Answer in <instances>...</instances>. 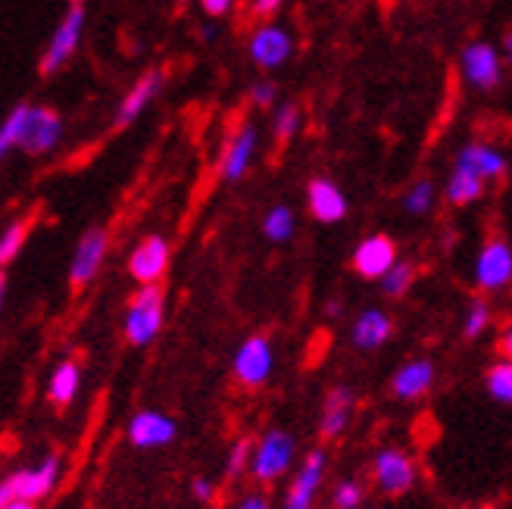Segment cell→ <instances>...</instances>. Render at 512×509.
<instances>
[{
	"label": "cell",
	"mask_w": 512,
	"mask_h": 509,
	"mask_svg": "<svg viewBox=\"0 0 512 509\" xmlns=\"http://www.w3.org/2000/svg\"><path fill=\"white\" fill-rule=\"evenodd\" d=\"M166 319V297L160 285H144L135 291V297L128 300V310H125V322H122V332L125 341L135 344V347H147L153 338L160 335Z\"/></svg>",
	"instance_id": "6da1fadb"
},
{
	"label": "cell",
	"mask_w": 512,
	"mask_h": 509,
	"mask_svg": "<svg viewBox=\"0 0 512 509\" xmlns=\"http://www.w3.org/2000/svg\"><path fill=\"white\" fill-rule=\"evenodd\" d=\"M60 478V456L50 453L32 469H16L13 475L4 478L0 485V506L13 503V500H29V503H41L50 491L57 488Z\"/></svg>",
	"instance_id": "7a4b0ae2"
},
{
	"label": "cell",
	"mask_w": 512,
	"mask_h": 509,
	"mask_svg": "<svg viewBox=\"0 0 512 509\" xmlns=\"http://www.w3.org/2000/svg\"><path fill=\"white\" fill-rule=\"evenodd\" d=\"M294 456H297V444L288 431H281V428L266 431V435L253 447V463H250L253 481L272 485V481H278L294 466Z\"/></svg>",
	"instance_id": "3957f363"
},
{
	"label": "cell",
	"mask_w": 512,
	"mask_h": 509,
	"mask_svg": "<svg viewBox=\"0 0 512 509\" xmlns=\"http://www.w3.org/2000/svg\"><path fill=\"white\" fill-rule=\"evenodd\" d=\"M372 481L384 497H400L409 494L419 481L416 460L400 447H384L372 460Z\"/></svg>",
	"instance_id": "277c9868"
},
{
	"label": "cell",
	"mask_w": 512,
	"mask_h": 509,
	"mask_svg": "<svg viewBox=\"0 0 512 509\" xmlns=\"http://www.w3.org/2000/svg\"><path fill=\"white\" fill-rule=\"evenodd\" d=\"M85 13H88L85 0H69L66 16L60 19L57 32L50 35L44 54H41V63H38L41 75H54L75 54V47L82 41V29H85Z\"/></svg>",
	"instance_id": "5b68a950"
},
{
	"label": "cell",
	"mask_w": 512,
	"mask_h": 509,
	"mask_svg": "<svg viewBox=\"0 0 512 509\" xmlns=\"http://www.w3.org/2000/svg\"><path fill=\"white\" fill-rule=\"evenodd\" d=\"M275 369V347L266 335H250L241 341V347L235 350L232 360V372L238 378V385L244 388H263L266 381L272 378Z\"/></svg>",
	"instance_id": "8992f818"
},
{
	"label": "cell",
	"mask_w": 512,
	"mask_h": 509,
	"mask_svg": "<svg viewBox=\"0 0 512 509\" xmlns=\"http://www.w3.org/2000/svg\"><path fill=\"white\" fill-rule=\"evenodd\" d=\"M475 288L484 294L503 291L512 282V247L503 238H491L475 257Z\"/></svg>",
	"instance_id": "52a82bcc"
},
{
	"label": "cell",
	"mask_w": 512,
	"mask_h": 509,
	"mask_svg": "<svg viewBox=\"0 0 512 509\" xmlns=\"http://www.w3.org/2000/svg\"><path fill=\"white\" fill-rule=\"evenodd\" d=\"M107 250H110V232L107 228H88V232L82 235L79 247H75L72 253V263H69V285L79 291L85 285H91L100 266H104L107 260Z\"/></svg>",
	"instance_id": "ba28073f"
},
{
	"label": "cell",
	"mask_w": 512,
	"mask_h": 509,
	"mask_svg": "<svg viewBox=\"0 0 512 509\" xmlns=\"http://www.w3.org/2000/svg\"><path fill=\"white\" fill-rule=\"evenodd\" d=\"M459 69H463V79L478 91H497L503 82L500 54L488 41H472L463 54H459Z\"/></svg>",
	"instance_id": "9c48e42d"
},
{
	"label": "cell",
	"mask_w": 512,
	"mask_h": 509,
	"mask_svg": "<svg viewBox=\"0 0 512 509\" xmlns=\"http://www.w3.org/2000/svg\"><path fill=\"white\" fill-rule=\"evenodd\" d=\"M125 435H128V441H132V447H138V450H157V447H166L175 441L178 425L163 410H141L132 416V422H128Z\"/></svg>",
	"instance_id": "30bf717a"
},
{
	"label": "cell",
	"mask_w": 512,
	"mask_h": 509,
	"mask_svg": "<svg viewBox=\"0 0 512 509\" xmlns=\"http://www.w3.org/2000/svg\"><path fill=\"white\" fill-rule=\"evenodd\" d=\"M397 263V244L388 235H369L353 250V272L369 282H381Z\"/></svg>",
	"instance_id": "8fae6325"
},
{
	"label": "cell",
	"mask_w": 512,
	"mask_h": 509,
	"mask_svg": "<svg viewBox=\"0 0 512 509\" xmlns=\"http://www.w3.org/2000/svg\"><path fill=\"white\" fill-rule=\"evenodd\" d=\"M256 144H260V132H256L253 122H244L238 132L228 135L225 150L219 157V175L225 178V182H241V178L247 175L253 154H256Z\"/></svg>",
	"instance_id": "7c38bea8"
},
{
	"label": "cell",
	"mask_w": 512,
	"mask_h": 509,
	"mask_svg": "<svg viewBox=\"0 0 512 509\" xmlns=\"http://www.w3.org/2000/svg\"><path fill=\"white\" fill-rule=\"evenodd\" d=\"M294 54V38L281 25H260L250 35V60L260 69H278L285 66Z\"/></svg>",
	"instance_id": "4fadbf2b"
},
{
	"label": "cell",
	"mask_w": 512,
	"mask_h": 509,
	"mask_svg": "<svg viewBox=\"0 0 512 509\" xmlns=\"http://www.w3.org/2000/svg\"><path fill=\"white\" fill-rule=\"evenodd\" d=\"M166 266H169V241L163 235L141 238V244L132 250V257H128V272H132V278L141 288L157 285Z\"/></svg>",
	"instance_id": "5bb4252c"
},
{
	"label": "cell",
	"mask_w": 512,
	"mask_h": 509,
	"mask_svg": "<svg viewBox=\"0 0 512 509\" xmlns=\"http://www.w3.org/2000/svg\"><path fill=\"white\" fill-rule=\"evenodd\" d=\"M63 138V119L57 110L50 107H32V116H29V129H25V138L19 144V150L32 157H41V154H50Z\"/></svg>",
	"instance_id": "9a60e30c"
},
{
	"label": "cell",
	"mask_w": 512,
	"mask_h": 509,
	"mask_svg": "<svg viewBox=\"0 0 512 509\" xmlns=\"http://www.w3.org/2000/svg\"><path fill=\"white\" fill-rule=\"evenodd\" d=\"M325 478V453L313 450L303 460V466L294 472L291 485H288V497H285V509H313L316 491Z\"/></svg>",
	"instance_id": "2e32d148"
},
{
	"label": "cell",
	"mask_w": 512,
	"mask_h": 509,
	"mask_svg": "<svg viewBox=\"0 0 512 509\" xmlns=\"http://www.w3.org/2000/svg\"><path fill=\"white\" fill-rule=\"evenodd\" d=\"M306 207H310L316 222H325V225L341 222L350 210L344 191L331 182V178H313V182L306 185Z\"/></svg>",
	"instance_id": "e0dca14e"
},
{
	"label": "cell",
	"mask_w": 512,
	"mask_h": 509,
	"mask_svg": "<svg viewBox=\"0 0 512 509\" xmlns=\"http://www.w3.org/2000/svg\"><path fill=\"white\" fill-rule=\"evenodd\" d=\"M353 406H356V394L353 388L341 385V388H331L325 403H322V416H319V438L322 441H338L353 416Z\"/></svg>",
	"instance_id": "ac0fdd59"
},
{
	"label": "cell",
	"mask_w": 512,
	"mask_h": 509,
	"mask_svg": "<svg viewBox=\"0 0 512 509\" xmlns=\"http://www.w3.org/2000/svg\"><path fill=\"white\" fill-rule=\"evenodd\" d=\"M434 378H438V369H434L431 360H425V356H419V360H409L403 363L394 378H391V394L397 400H419L431 391L434 385Z\"/></svg>",
	"instance_id": "d6986e66"
},
{
	"label": "cell",
	"mask_w": 512,
	"mask_h": 509,
	"mask_svg": "<svg viewBox=\"0 0 512 509\" xmlns=\"http://www.w3.org/2000/svg\"><path fill=\"white\" fill-rule=\"evenodd\" d=\"M163 82H166L163 69H147L141 79L132 85V91L122 97V104L116 110V129H125V125H132L150 107V100L160 94Z\"/></svg>",
	"instance_id": "ffe728a7"
},
{
	"label": "cell",
	"mask_w": 512,
	"mask_h": 509,
	"mask_svg": "<svg viewBox=\"0 0 512 509\" xmlns=\"http://www.w3.org/2000/svg\"><path fill=\"white\" fill-rule=\"evenodd\" d=\"M391 335H394V319L384 313V310H378V307H369V310H363L360 316L353 319L350 341H353L356 350L372 353V350L388 344Z\"/></svg>",
	"instance_id": "44dd1931"
},
{
	"label": "cell",
	"mask_w": 512,
	"mask_h": 509,
	"mask_svg": "<svg viewBox=\"0 0 512 509\" xmlns=\"http://www.w3.org/2000/svg\"><path fill=\"white\" fill-rule=\"evenodd\" d=\"M484 188H488V178H481L475 169L456 163L450 178H447L444 194H447V200L453 203V207H469V203L484 197Z\"/></svg>",
	"instance_id": "7402d4cb"
},
{
	"label": "cell",
	"mask_w": 512,
	"mask_h": 509,
	"mask_svg": "<svg viewBox=\"0 0 512 509\" xmlns=\"http://www.w3.org/2000/svg\"><path fill=\"white\" fill-rule=\"evenodd\" d=\"M456 163L475 169L481 178H488V182L506 175V157L500 154L497 147H491V144H466L463 150H459Z\"/></svg>",
	"instance_id": "603a6c76"
},
{
	"label": "cell",
	"mask_w": 512,
	"mask_h": 509,
	"mask_svg": "<svg viewBox=\"0 0 512 509\" xmlns=\"http://www.w3.org/2000/svg\"><path fill=\"white\" fill-rule=\"evenodd\" d=\"M79 385H82V366L75 360H63L54 372H50V381H47V397L54 406H69L79 394Z\"/></svg>",
	"instance_id": "cb8c5ba5"
},
{
	"label": "cell",
	"mask_w": 512,
	"mask_h": 509,
	"mask_svg": "<svg viewBox=\"0 0 512 509\" xmlns=\"http://www.w3.org/2000/svg\"><path fill=\"white\" fill-rule=\"evenodd\" d=\"M294 228H297V216L288 203H275V207L263 216V235L272 244H285L294 238Z\"/></svg>",
	"instance_id": "d4e9b609"
},
{
	"label": "cell",
	"mask_w": 512,
	"mask_h": 509,
	"mask_svg": "<svg viewBox=\"0 0 512 509\" xmlns=\"http://www.w3.org/2000/svg\"><path fill=\"white\" fill-rule=\"evenodd\" d=\"M29 116H32V104H16L10 110V116L0 125V154H10L13 147L22 144L25 138V129H29Z\"/></svg>",
	"instance_id": "484cf974"
},
{
	"label": "cell",
	"mask_w": 512,
	"mask_h": 509,
	"mask_svg": "<svg viewBox=\"0 0 512 509\" xmlns=\"http://www.w3.org/2000/svg\"><path fill=\"white\" fill-rule=\"evenodd\" d=\"M29 232H32V216L13 219V222L4 228V235H0V263L10 266V263L19 257L22 244L29 241Z\"/></svg>",
	"instance_id": "4316f807"
},
{
	"label": "cell",
	"mask_w": 512,
	"mask_h": 509,
	"mask_svg": "<svg viewBox=\"0 0 512 509\" xmlns=\"http://www.w3.org/2000/svg\"><path fill=\"white\" fill-rule=\"evenodd\" d=\"M434 200H438V188H434V182L431 178H419V182L409 185V191L403 194V210L409 216H425L434 207Z\"/></svg>",
	"instance_id": "83f0119b"
},
{
	"label": "cell",
	"mask_w": 512,
	"mask_h": 509,
	"mask_svg": "<svg viewBox=\"0 0 512 509\" xmlns=\"http://www.w3.org/2000/svg\"><path fill=\"white\" fill-rule=\"evenodd\" d=\"M484 388L497 403H509L512 406V360H500L488 369L484 375Z\"/></svg>",
	"instance_id": "f1b7e54d"
},
{
	"label": "cell",
	"mask_w": 512,
	"mask_h": 509,
	"mask_svg": "<svg viewBox=\"0 0 512 509\" xmlns=\"http://www.w3.org/2000/svg\"><path fill=\"white\" fill-rule=\"evenodd\" d=\"M300 132V107L297 104H281L272 119V138L275 144H288Z\"/></svg>",
	"instance_id": "f546056e"
},
{
	"label": "cell",
	"mask_w": 512,
	"mask_h": 509,
	"mask_svg": "<svg viewBox=\"0 0 512 509\" xmlns=\"http://www.w3.org/2000/svg\"><path fill=\"white\" fill-rule=\"evenodd\" d=\"M413 282H416V269L409 266V263H403V260H397L394 263V269L381 278V291H384V297H403L409 288H413Z\"/></svg>",
	"instance_id": "4dcf8cb0"
},
{
	"label": "cell",
	"mask_w": 512,
	"mask_h": 509,
	"mask_svg": "<svg viewBox=\"0 0 512 509\" xmlns=\"http://www.w3.org/2000/svg\"><path fill=\"white\" fill-rule=\"evenodd\" d=\"M253 441L250 438H238L232 444V450H228V463H225V472L228 478H238L244 472H250V463H253Z\"/></svg>",
	"instance_id": "1f68e13d"
},
{
	"label": "cell",
	"mask_w": 512,
	"mask_h": 509,
	"mask_svg": "<svg viewBox=\"0 0 512 509\" xmlns=\"http://www.w3.org/2000/svg\"><path fill=\"white\" fill-rule=\"evenodd\" d=\"M488 325H491V307H488L484 300H472V303H469V310H466V316H463V335L472 341V338H478Z\"/></svg>",
	"instance_id": "d6a6232c"
},
{
	"label": "cell",
	"mask_w": 512,
	"mask_h": 509,
	"mask_svg": "<svg viewBox=\"0 0 512 509\" xmlns=\"http://www.w3.org/2000/svg\"><path fill=\"white\" fill-rule=\"evenodd\" d=\"M363 500H366V488L356 478H344L341 485L335 488V494H331L335 509H360Z\"/></svg>",
	"instance_id": "836d02e7"
},
{
	"label": "cell",
	"mask_w": 512,
	"mask_h": 509,
	"mask_svg": "<svg viewBox=\"0 0 512 509\" xmlns=\"http://www.w3.org/2000/svg\"><path fill=\"white\" fill-rule=\"evenodd\" d=\"M250 100L256 107H272L275 100H278V85L272 82V79H260V82H253L250 85Z\"/></svg>",
	"instance_id": "e575fe53"
},
{
	"label": "cell",
	"mask_w": 512,
	"mask_h": 509,
	"mask_svg": "<svg viewBox=\"0 0 512 509\" xmlns=\"http://www.w3.org/2000/svg\"><path fill=\"white\" fill-rule=\"evenodd\" d=\"M232 4H235V0H200L203 13H207L210 19H216V16H225L228 10H232Z\"/></svg>",
	"instance_id": "d590c367"
},
{
	"label": "cell",
	"mask_w": 512,
	"mask_h": 509,
	"mask_svg": "<svg viewBox=\"0 0 512 509\" xmlns=\"http://www.w3.org/2000/svg\"><path fill=\"white\" fill-rule=\"evenodd\" d=\"M191 494H194V500H200V503H210L213 500V485L207 478H194L191 481Z\"/></svg>",
	"instance_id": "8d00e7d4"
},
{
	"label": "cell",
	"mask_w": 512,
	"mask_h": 509,
	"mask_svg": "<svg viewBox=\"0 0 512 509\" xmlns=\"http://www.w3.org/2000/svg\"><path fill=\"white\" fill-rule=\"evenodd\" d=\"M235 509H272V503L263 494H244Z\"/></svg>",
	"instance_id": "74e56055"
},
{
	"label": "cell",
	"mask_w": 512,
	"mask_h": 509,
	"mask_svg": "<svg viewBox=\"0 0 512 509\" xmlns=\"http://www.w3.org/2000/svg\"><path fill=\"white\" fill-rule=\"evenodd\" d=\"M281 4H285V0H253V13L266 19V16H272Z\"/></svg>",
	"instance_id": "f35d334b"
},
{
	"label": "cell",
	"mask_w": 512,
	"mask_h": 509,
	"mask_svg": "<svg viewBox=\"0 0 512 509\" xmlns=\"http://www.w3.org/2000/svg\"><path fill=\"white\" fill-rule=\"evenodd\" d=\"M500 353H503V360H512V325L503 332L500 338Z\"/></svg>",
	"instance_id": "ab89813d"
},
{
	"label": "cell",
	"mask_w": 512,
	"mask_h": 509,
	"mask_svg": "<svg viewBox=\"0 0 512 509\" xmlns=\"http://www.w3.org/2000/svg\"><path fill=\"white\" fill-rule=\"evenodd\" d=\"M0 509H38V503H29V500H13V503H4Z\"/></svg>",
	"instance_id": "60d3db41"
},
{
	"label": "cell",
	"mask_w": 512,
	"mask_h": 509,
	"mask_svg": "<svg viewBox=\"0 0 512 509\" xmlns=\"http://www.w3.org/2000/svg\"><path fill=\"white\" fill-rule=\"evenodd\" d=\"M200 38H203V41H213V38H216V25H213V22L203 25V29H200Z\"/></svg>",
	"instance_id": "b9f144b4"
},
{
	"label": "cell",
	"mask_w": 512,
	"mask_h": 509,
	"mask_svg": "<svg viewBox=\"0 0 512 509\" xmlns=\"http://www.w3.org/2000/svg\"><path fill=\"white\" fill-rule=\"evenodd\" d=\"M503 50H506V60H509V66H512V32L506 35V41H503Z\"/></svg>",
	"instance_id": "7bdbcfd3"
},
{
	"label": "cell",
	"mask_w": 512,
	"mask_h": 509,
	"mask_svg": "<svg viewBox=\"0 0 512 509\" xmlns=\"http://www.w3.org/2000/svg\"><path fill=\"white\" fill-rule=\"evenodd\" d=\"M325 313H328V316H338V313H341V303H338V300H331Z\"/></svg>",
	"instance_id": "ee69618b"
},
{
	"label": "cell",
	"mask_w": 512,
	"mask_h": 509,
	"mask_svg": "<svg viewBox=\"0 0 512 509\" xmlns=\"http://www.w3.org/2000/svg\"><path fill=\"white\" fill-rule=\"evenodd\" d=\"M175 4H182V7H185V4H191V0H175Z\"/></svg>",
	"instance_id": "f6af8a7d"
}]
</instances>
